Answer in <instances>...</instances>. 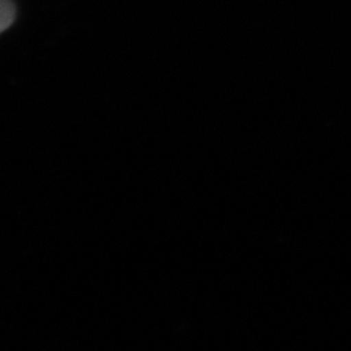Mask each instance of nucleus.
I'll return each mask as SVG.
<instances>
[{"label":"nucleus","instance_id":"nucleus-1","mask_svg":"<svg viewBox=\"0 0 351 351\" xmlns=\"http://www.w3.org/2000/svg\"><path fill=\"white\" fill-rule=\"evenodd\" d=\"M16 19V7L12 0H0V33L12 25Z\"/></svg>","mask_w":351,"mask_h":351}]
</instances>
